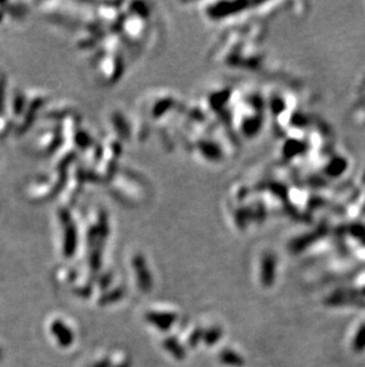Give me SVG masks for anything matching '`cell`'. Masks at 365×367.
I'll list each match as a JSON object with an SVG mask.
<instances>
[{
    "label": "cell",
    "mask_w": 365,
    "mask_h": 367,
    "mask_svg": "<svg viewBox=\"0 0 365 367\" xmlns=\"http://www.w3.org/2000/svg\"><path fill=\"white\" fill-rule=\"evenodd\" d=\"M51 330L53 336L57 339L58 343L63 347L70 346L73 342V334L71 330L65 325L62 321H55L51 325Z\"/></svg>",
    "instance_id": "obj_1"
},
{
    "label": "cell",
    "mask_w": 365,
    "mask_h": 367,
    "mask_svg": "<svg viewBox=\"0 0 365 367\" xmlns=\"http://www.w3.org/2000/svg\"><path fill=\"white\" fill-rule=\"evenodd\" d=\"M0 358H1V352H0Z\"/></svg>",
    "instance_id": "obj_2"
}]
</instances>
